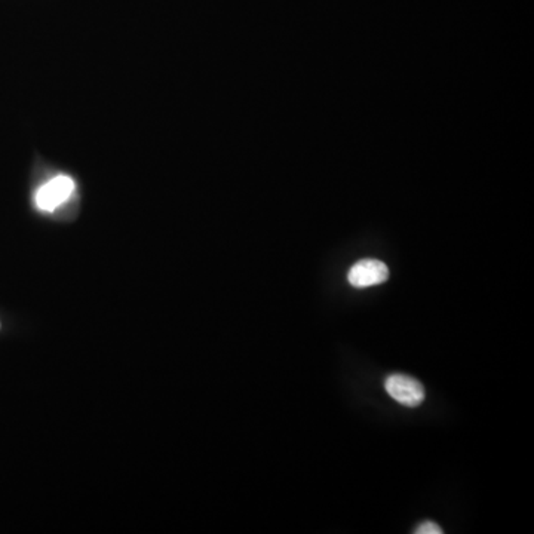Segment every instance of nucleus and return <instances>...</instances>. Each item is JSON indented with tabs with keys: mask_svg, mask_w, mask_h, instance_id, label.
<instances>
[{
	"mask_svg": "<svg viewBox=\"0 0 534 534\" xmlns=\"http://www.w3.org/2000/svg\"><path fill=\"white\" fill-rule=\"evenodd\" d=\"M416 534H443V529L434 521H425L416 529Z\"/></svg>",
	"mask_w": 534,
	"mask_h": 534,
	"instance_id": "20e7f679",
	"label": "nucleus"
},
{
	"mask_svg": "<svg viewBox=\"0 0 534 534\" xmlns=\"http://www.w3.org/2000/svg\"><path fill=\"white\" fill-rule=\"evenodd\" d=\"M73 192H75L73 178L69 175H57L43 186L39 187L34 196V202L41 211H55L60 205L70 198Z\"/></svg>",
	"mask_w": 534,
	"mask_h": 534,
	"instance_id": "f257e3e1",
	"label": "nucleus"
},
{
	"mask_svg": "<svg viewBox=\"0 0 534 534\" xmlns=\"http://www.w3.org/2000/svg\"><path fill=\"white\" fill-rule=\"evenodd\" d=\"M385 389L390 398L402 406L416 408L425 401V389L420 381L406 374H392L385 381Z\"/></svg>",
	"mask_w": 534,
	"mask_h": 534,
	"instance_id": "f03ea898",
	"label": "nucleus"
},
{
	"mask_svg": "<svg viewBox=\"0 0 534 534\" xmlns=\"http://www.w3.org/2000/svg\"><path fill=\"white\" fill-rule=\"evenodd\" d=\"M388 277H389L388 266L383 261L374 260V258L358 261L351 267L348 274L349 284L360 290L383 284L388 281Z\"/></svg>",
	"mask_w": 534,
	"mask_h": 534,
	"instance_id": "7ed1b4c3",
	"label": "nucleus"
}]
</instances>
